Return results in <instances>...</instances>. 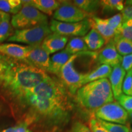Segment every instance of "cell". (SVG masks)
Instances as JSON below:
<instances>
[{
    "instance_id": "1",
    "label": "cell",
    "mask_w": 132,
    "mask_h": 132,
    "mask_svg": "<svg viewBox=\"0 0 132 132\" xmlns=\"http://www.w3.org/2000/svg\"><path fill=\"white\" fill-rule=\"evenodd\" d=\"M48 75L24 61L0 54V85L15 98L36 86Z\"/></svg>"
},
{
    "instance_id": "2",
    "label": "cell",
    "mask_w": 132,
    "mask_h": 132,
    "mask_svg": "<svg viewBox=\"0 0 132 132\" xmlns=\"http://www.w3.org/2000/svg\"><path fill=\"white\" fill-rule=\"evenodd\" d=\"M28 110L24 122L39 123L49 127L61 126L68 121L71 108L57 102L26 93L16 98Z\"/></svg>"
},
{
    "instance_id": "3",
    "label": "cell",
    "mask_w": 132,
    "mask_h": 132,
    "mask_svg": "<svg viewBox=\"0 0 132 132\" xmlns=\"http://www.w3.org/2000/svg\"><path fill=\"white\" fill-rule=\"evenodd\" d=\"M76 100L82 108L88 111L97 109L114 101L111 85L108 78L86 84L76 92Z\"/></svg>"
},
{
    "instance_id": "4",
    "label": "cell",
    "mask_w": 132,
    "mask_h": 132,
    "mask_svg": "<svg viewBox=\"0 0 132 132\" xmlns=\"http://www.w3.org/2000/svg\"><path fill=\"white\" fill-rule=\"evenodd\" d=\"M26 93L44 97L71 108L65 86L62 82L50 76H48L45 80L24 94Z\"/></svg>"
},
{
    "instance_id": "5",
    "label": "cell",
    "mask_w": 132,
    "mask_h": 132,
    "mask_svg": "<svg viewBox=\"0 0 132 132\" xmlns=\"http://www.w3.org/2000/svg\"><path fill=\"white\" fill-rule=\"evenodd\" d=\"M97 54L96 52L90 51L75 54L62 67L58 76L61 80L62 83L72 94H75L78 89L82 86V82L86 75V73H80L74 68V61L80 56L90 55L91 56H97Z\"/></svg>"
},
{
    "instance_id": "6",
    "label": "cell",
    "mask_w": 132,
    "mask_h": 132,
    "mask_svg": "<svg viewBox=\"0 0 132 132\" xmlns=\"http://www.w3.org/2000/svg\"><path fill=\"white\" fill-rule=\"evenodd\" d=\"M52 33L48 23H44L28 28L16 29L7 41L23 43L29 46L40 45L45 38Z\"/></svg>"
},
{
    "instance_id": "7",
    "label": "cell",
    "mask_w": 132,
    "mask_h": 132,
    "mask_svg": "<svg viewBox=\"0 0 132 132\" xmlns=\"http://www.w3.org/2000/svg\"><path fill=\"white\" fill-rule=\"evenodd\" d=\"M11 22L13 28L22 29L48 23V17L32 6H23L20 11L12 16Z\"/></svg>"
},
{
    "instance_id": "8",
    "label": "cell",
    "mask_w": 132,
    "mask_h": 132,
    "mask_svg": "<svg viewBox=\"0 0 132 132\" xmlns=\"http://www.w3.org/2000/svg\"><path fill=\"white\" fill-rule=\"evenodd\" d=\"M49 26L52 32L67 37L85 36L91 29V22L89 18L77 23L61 22L53 19Z\"/></svg>"
},
{
    "instance_id": "9",
    "label": "cell",
    "mask_w": 132,
    "mask_h": 132,
    "mask_svg": "<svg viewBox=\"0 0 132 132\" xmlns=\"http://www.w3.org/2000/svg\"><path fill=\"white\" fill-rule=\"evenodd\" d=\"M95 118L108 122L123 125L127 122L128 113L118 102H113L95 111Z\"/></svg>"
},
{
    "instance_id": "10",
    "label": "cell",
    "mask_w": 132,
    "mask_h": 132,
    "mask_svg": "<svg viewBox=\"0 0 132 132\" xmlns=\"http://www.w3.org/2000/svg\"><path fill=\"white\" fill-rule=\"evenodd\" d=\"M53 19L64 23H77L91 17V15L84 12L73 3L61 1L60 6L54 11Z\"/></svg>"
},
{
    "instance_id": "11",
    "label": "cell",
    "mask_w": 132,
    "mask_h": 132,
    "mask_svg": "<svg viewBox=\"0 0 132 132\" xmlns=\"http://www.w3.org/2000/svg\"><path fill=\"white\" fill-rule=\"evenodd\" d=\"M50 56L40 45L31 46L24 61L40 70L48 72L50 67Z\"/></svg>"
},
{
    "instance_id": "12",
    "label": "cell",
    "mask_w": 132,
    "mask_h": 132,
    "mask_svg": "<svg viewBox=\"0 0 132 132\" xmlns=\"http://www.w3.org/2000/svg\"><path fill=\"white\" fill-rule=\"evenodd\" d=\"M97 58L101 65H107L111 67L120 64L122 56H120L116 48L113 40L107 43L105 47L97 54Z\"/></svg>"
},
{
    "instance_id": "13",
    "label": "cell",
    "mask_w": 132,
    "mask_h": 132,
    "mask_svg": "<svg viewBox=\"0 0 132 132\" xmlns=\"http://www.w3.org/2000/svg\"><path fill=\"white\" fill-rule=\"evenodd\" d=\"M68 37L52 32L45 38L41 47L49 54L62 50L68 42Z\"/></svg>"
},
{
    "instance_id": "14",
    "label": "cell",
    "mask_w": 132,
    "mask_h": 132,
    "mask_svg": "<svg viewBox=\"0 0 132 132\" xmlns=\"http://www.w3.org/2000/svg\"><path fill=\"white\" fill-rule=\"evenodd\" d=\"M125 75L126 72L122 67L120 64L114 66L112 68L111 75L109 78L114 98L116 100L123 94L122 85Z\"/></svg>"
},
{
    "instance_id": "15",
    "label": "cell",
    "mask_w": 132,
    "mask_h": 132,
    "mask_svg": "<svg viewBox=\"0 0 132 132\" xmlns=\"http://www.w3.org/2000/svg\"><path fill=\"white\" fill-rule=\"evenodd\" d=\"M31 46H23L15 44L5 43L0 44V53L19 60H25Z\"/></svg>"
},
{
    "instance_id": "16",
    "label": "cell",
    "mask_w": 132,
    "mask_h": 132,
    "mask_svg": "<svg viewBox=\"0 0 132 132\" xmlns=\"http://www.w3.org/2000/svg\"><path fill=\"white\" fill-rule=\"evenodd\" d=\"M23 6H30L45 15H52L60 6L61 1L56 0H21Z\"/></svg>"
},
{
    "instance_id": "17",
    "label": "cell",
    "mask_w": 132,
    "mask_h": 132,
    "mask_svg": "<svg viewBox=\"0 0 132 132\" xmlns=\"http://www.w3.org/2000/svg\"><path fill=\"white\" fill-rule=\"evenodd\" d=\"M91 28H94L102 36L105 41V44L113 40L115 32L107 23L106 19L92 16L90 18Z\"/></svg>"
},
{
    "instance_id": "18",
    "label": "cell",
    "mask_w": 132,
    "mask_h": 132,
    "mask_svg": "<svg viewBox=\"0 0 132 132\" xmlns=\"http://www.w3.org/2000/svg\"><path fill=\"white\" fill-rule=\"evenodd\" d=\"M73 54H71L65 50L56 53L50 57V67L48 72L58 76L62 67L71 58Z\"/></svg>"
},
{
    "instance_id": "19",
    "label": "cell",
    "mask_w": 132,
    "mask_h": 132,
    "mask_svg": "<svg viewBox=\"0 0 132 132\" xmlns=\"http://www.w3.org/2000/svg\"><path fill=\"white\" fill-rule=\"evenodd\" d=\"M112 71V67L110 65H101L89 73H86L82 85H85L89 82L103 78L110 77Z\"/></svg>"
},
{
    "instance_id": "20",
    "label": "cell",
    "mask_w": 132,
    "mask_h": 132,
    "mask_svg": "<svg viewBox=\"0 0 132 132\" xmlns=\"http://www.w3.org/2000/svg\"><path fill=\"white\" fill-rule=\"evenodd\" d=\"M82 39L89 50H97L105 44V41L102 36L94 28L90 29L88 33L83 36Z\"/></svg>"
},
{
    "instance_id": "21",
    "label": "cell",
    "mask_w": 132,
    "mask_h": 132,
    "mask_svg": "<svg viewBox=\"0 0 132 132\" xmlns=\"http://www.w3.org/2000/svg\"><path fill=\"white\" fill-rule=\"evenodd\" d=\"M1 22H0V44L7 40L14 34L13 27L11 24V18L9 14L0 11Z\"/></svg>"
},
{
    "instance_id": "22",
    "label": "cell",
    "mask_w": 132,
    "mask_h": 132,
    "mask_svg": "<svg viewBox=\"0 0 132 132\" xmlns=\"http://www.w3.org/2000/svg\"><path fill=\"white\" fill-rule=\"evenodd\" d=\"M64 50L71 54L89 52L88 48L82 37H72L65 45Z\"/></svg>"
},
{
    "instance_id": "23",
    "label": "cell",
    "mask_w": 132,
    "mask_h": 132,
    "mask_svg": "<svg viewBox=\"0 0 132 132\" xmlns=\"http://www.w3.org/2000/svg\"><path fill=\"white\" fill-rule=\"evenodd\" d=\"M116 50L120 56H126L132 53V41L116 35L113 39Z\"/></svg>"
},
{
    "instance_id": "24",
    "label": "cell",
    "mask_w": 132,
    "mask_h": 132,
    "mask_svg": "<svg viewBox=\"0 0 132 132\" xmlns=\"http://www.w3.org/2000/svg\"><path fill=\"white\" fill-rule=\"evenodd\" d=\"M23 7L21 0H0V11L15 15Z\"/></svg>"
},
{
    "instance_id": "25",
    "label": "cell",
    "mask_w": 132,
    "mask_h": 132,
    "mask_svg": "<svg viewBox=\"0 0 132 132\" xmlns=\"http://www.w3.org/2000/svg\"><path fill=\"white\" fill-rule=\"evenodd\" d=\"M72 2L84 12L90 15L97 12L100 7V1L98 0H74Z\"/></svg>"
},
{
    "instance_id": "26",
    "label": "cell",
    "mask_w": 132,
    "mask_h": 132,
    "mask_svg": "<svg viewBox=\"0 0 132 132\" xmlns=\"http://www.w3.org/2000/svg\"><path fill=\"white\" fill-rule=\"evenodd\" d=\"M100 4L103 11L106 12L122 11L124 7V3L122 0H102L100 1Z\"/></svg>"
},
{
    "instance_id": "27",
    "label": "cell",
    "mask_w": 132,
    "mask_h": 132,
    "mask_svg": "<svg viewBox=\"0 0 132 132\" xmlns=\"http://www.w3.org/2000/svg\"><path fill=\"white\" fill-rule=\"evenodd\" d=\"M97 119V118H96ZM98 122L108 132H130V129L125 125L108 122L97 119Z\"/></svg>"
},
{
    "instance_id": "28",
    "label": "cell",
    "mask_w": 132,
    "mask_h": 132,
    "mask_svg": "<svg viewBox=\"0 0 132 132\" xmlns=\"http://www.w3.org/2000/svg\"><path fill=\"white\" fill-rule=\"evenodd\" d=\"M107 23L110 26V28L114 31L115 36L119 35L121 31L122 25V17L121 14H117L114 15L109 18L105 19Z\"/></svg>"
},
{
    "instance_id": "29",
    "label": "cell",
    "mask_w": 132,
    "mask_h": 132,
    "mask_svg": "<svg viewBox=\"0 0 132 132\" xmlns=\"http://www.w3.org/2000/svg\"><path fill=\"white\" fill-rule=\"evenodd\" d=\"M132 96V69L126 72L122 85V93Z\"/></svg>"
},
{
    "instance_id": "30",
    "label": "cell",
    "mask_w": 132,
    "mask_h": 132,
    "mask_svg": "<svg viewBox=\"0 0 132 132\" xmlns=\"http://www.w3.org/2000/svg\"><path fill=\"white\" fill-rule=\"evenodd\" d=\"M119 36L132 41V20L122 23L121 31Z\"/></svg>"
},
{
    "instance_id": "31",
    "label": "cell",
    "mask_w": 132,
    "mask_h": 132,
    "mask_svg": "<svg viewBox=\"0 0 132 132\" xmlns=\"http://www.w3.org/2000/svg\"><path fill=\"white\" fill-rule=\"evenodd\" d=\"M117 100L125 111L128 113L132 111V96L122 94Z\"/></svg>"
},
{
    "instance_id": "32",
    "label": "cell",
    "mask_w": 132,
    "mask_h": 132,
    "mask_svg": "<svg viewBox=\"0 0 132 132\" xmlns=\"http://www.w3.org/2000/svg\"><path fill=\"white\" fill-rule=\"evenodd\" d=\"M120 14L122 17V22L132 20V0L125 1L124 7Z\"/></svg>"
},
{
    "instance_id": "33",
    "label": "cell",
    "mask_w": 132,
    "mask_h": 132,
    "mask_svg": "<svg viewBox=\"0 0 132 132\" xmlns=\"http://www.w3.org/2000/svg\"><path fill=\"white\" fill-rule=\"evenodd\" d=\"M70 132H92V131L81 122L75 121L72 123Z\"/></svg>"
},
{
    "instance_id": "34",
    "label": "cell",
    "mask_w": 132,
    "mask_h": 132,
    "mask_svg": "<svg viewBox=\"0 0 132 132\" xmlns=\"http://www.w3.org/2000/svg\"><path fill=\"white\" fill-rule=\"evenodd\" d=\"M90 129L92 132H108L103 127L100 125L95 117L91 118L89 121Z\"/></svg>"
},
{
    "instance_id": "35",
    "label": "cell",
    "mask_w": 132,
    "mask_h": 132,
    "mask_svg": "<svg viewBox=\"0 0 132 132\" xmlns=\"http://www.w3.org/2000/svg\"><path fill=\"white\" fill-rule=\"evenodd\" d=\"M120 65L124 69L125 72H127L132 69V53L126 56H123Z\"/></svg>"
},
{
    "instance_id": "36",
    "label": "cell",
    "mask_w": 132,
    "mask_h": 132,
    "mask_svg": "<svg viewBox=\"0 0 132 132\" xmlns=\"http://www.w3.org/2000/svg\"><path fill=\"white\" fill-rule=\"evenodd\" d=\"M28 125L24 122H21L19 124L15 125V131L14 132H33L28 128Z\"/></svg>"
},
{
    "instance_id": "37",
    "label": "cell",
    "mask_w": 132,
    "mask_h": 132,
    "mask_svg": "<svg viewBox=\"0 0 132 132\" xmlns=\"http://www.w3.org/2000/svg\"><path fill=\"white\" fill-rule=\"evenodd\" d=\"M14 131H15V126L5 128V129L0 131V132H14Z\"/></svg>"
},
{
    "instance_id": "38",
    "label": "cell",
    "mask_w": 132,
    "mask_h": 132,
    "mask_svg": "<svg viewBox=\"0 0 132 132\" xmlns=\"http://www.w3.org/2000/svg\"><path fill=\"white\" fill-rule=\"evenodd\" d=\"M128 116L130 117V119H131V121L132 122V111L128 113Z\"/></svg>"
},
{
    "instance_id": "39",
    "label": "cell",
    "mask_w": 132,
    "mask_h": 132,
    "mask_svg": "<svg viewBox=\"0 0 132 132\" xmlns=\"http://www.w3.org/2000/svg\"><path fill=\"white\" fill-rule=\"evenodd\" d=\"M1 16H0V22H1Z\"/></svg>"
},
{
    "instance_id": "40",
    "label": "cell",
    "mask_w": 132,
    "mask_h": 132,
    "mask_svg": "<svg viewBox=\"0 0 132 132\" xmlns=\"http://www.w3.org/2000/svg\"><path fill=\"white\" fill-rule=\"evenodd\" d=\"M130 132H132V130L130 129Z\"/></svg>"
},
{
    "instance_id": "41",
    "label": "cell",
    "mask_w": 132,
    "mask_h": 132,
    "mask_svg": "<svg viewBox=\"0 0 132 132\" xmlns=\"http://www.w3.org/2000/svg\"><path fill=\"white\" fill-rule=\"evenodd\" d=\"M0 54H1V53H0Z\"/></svg>"
},
{
    "instance_id": "42",
    "label": "cell",
    "mask_w": 132,
    "mask_h": 132,
    "mask_svg": "<svg viewBox=\"0 0 132 132\" xmlns=\"http://www.w3.org/2000/svg\"><path fill=\"white\" fill-rule=\"evenodd\" d=\"M0 86H1V85H0Z\"/></svg>"
}]
</instances>
